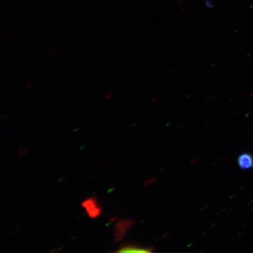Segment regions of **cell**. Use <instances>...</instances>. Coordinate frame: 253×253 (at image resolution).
Listing matches in <instances>:
<instances>
[{
	"label": "cell",
	"mask_w": 253,
	"mask_h": 253,
	"mask_svg": "<svg viewBox=\"0 0 253 253\" xmlns=\"http://www.w3.org/2000/svg\"><path fill=\"white\" fill-rule=\"evenodd\" d=\"M237 161L240 169H250L253 167V157L249 153L240 155Z\"/></svg>",
	"instance_id": "6da1fadb"
},
{
	"label": "cell",
	"mask_w": 253,
	"mask_h": 253,
	"mask_svg": "<svg viewBox=\"0 0 253 253\" xmlns=\"http://www.w3.org/2000/svg\"><path fill=\"white\" fill-rule=\"evenodd\" d=\"M151 248H143V247H140L135 245H125L122 247L120 251H118L119 253H148L151 252Z\"/></svg>",
	"instance_id": "7a4b0ae2"
}]
</instances>
